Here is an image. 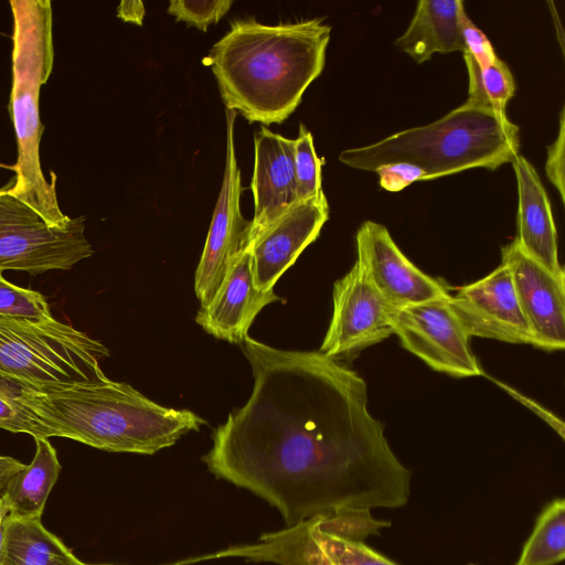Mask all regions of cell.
<instances>
[{
    "instance_id": "1",
    "label": "cell",
    "mask_w": 565,
    "mask_h": 565,
    "mask_svg": "<svg viewBox=\"0 0 565 565\" xmlns=\"http://www.w3.org/2000/svg\"><path fill=\"white\" fill-rule=\"evenodd\" d=\"M254 387L214 429L202 457L217 478L275 507L287 526L344 510L397 509L411 471L367 407V386L320 351L276 349L246 337Z\"/></svg>"
},
{
    "instance_id": "2",
    "label": "cell",
    "mask_w": 565,
    "mask_h": 565,
    "mask_svg": "<svg viewBox=\"0 0 565 565\" xmlns=\"http://www.w3.org/2000/svg\"><path fill=\"white\" fill-rule=\"evenodd\" d=\"M330 34L322 18L275 25L253 18L231 22L206 60L226 109L249 122H284L323 71Z\"/></svg>"
},
{
    "instance_id": "3",
    "label": "cell",
    "mask_w": 565,
    "mask_h": 565,
    "mask_svg": "<svg viewBox=\"0 0 565 565\" xmlns=\"http://www.w3.org/2000/svg\"><path fill=\"white\" fill-rule=\"evenodd\" d=\"M24 397L53 437L113 452L153 455L206 424L192 411L161 406L108 377L42 391L26 386Z\"/></svg>"
},
{
    "instance_id": "4",
    "label": "cell",
    "mask_w": 565,
    "mask_h": 565,
    "mask_svg": "<svg viewBox=\"0 0 565 565\" xmlns=\"http://www.w3.org/2000/svg\"><path fill=\"white\" fill-rule=\"evenodd\" d=\"M520 148V128L505 113L460 105L425 126L395 132L374 143L343 150L339 160L354 169L375 171L393 162L420 167L427 180L463 170H495L512 162Z\"/></svg>"
},
{
    "instance_id": "5",
    "label": "cell",
    "mask_w": 565,
    "mask_h": 565,
    "mask_svg": "<svg viewBox=\"0 0 565 565\" xmlns=\"http://www.w3.org/2000/svg\"><path fill=\"white\" fill-rule=\"evenodd\" d=\"M13 15L12 88L9 109L17 143L14 178L4 189L30 205L50 225L64 227L72 217L58 206L55 174L47 181L40 163V89L53 70V14L49 0H11Z\"/></svg>"
},
{
    "instance_id": "6",
    "label": "cell",
    "mask_w": 565,
    "mask_h": 565,
    "mask_svg": "<svg viewBox=\"0 0 565 565\" xmlns=\"http://www.w3.org/2000/svg\"><path fill=\"white\" fill-rule=\"evenodd\" d=\"M108 356L102 342L55 318L0 317V375L28 387L105 380L99 363Z\"/></svg>"
},
{
    "instance_id": "7",
    "label": "cell",
    "mask_w": 565,
    "mask_h": 565,
    "mask_svg": "<svg viewBox=\"0 0 565 565\" xmlns=\"http://www.w3.org/2000/svg\"><path fill=\"white\" fill-rule=\"evenodd\" d=\"M94 253L85 236V218L50 225L35 210L0 189V270L31 275L68 270Z\"/></svg>"
},
{
    "instance_id": "8",
    "label": "cell",
    "mask_w": 565,
    "mask_h": 565,
    "mask_svg": "<svg viewBox=\"0 0 565 565\" xmlns=\"http://www.w3.org/2000/svg\"><path fill=\"white\" fill-rule=\"evenodd\" d=\"M231 556L279 565H399L364 541L342 535L335 514L302 521L264 534L254 544L233 546L201 559Z\"/></svg>"
},
{
    "instance_id": "9",
    "label": "cell",
    "mask_w": 565,
    "mask_h": 565,
    "mask_svg": "<svg viewBox=\"0 0 565 565\" xmlns=\"http://www.w3.org/2000/svg\"><path fill=\"white\" fill-rule=\"evenodd\" d=\"M449 297L395 307L393 333L404 349L433 370L454 377L479 376L481 369L470 337L452 311Z\"/></svg>"
},
{
    "instance_id": "10",
    "label": "cell",
    "mask_w": 565,
    "mask_h": 565,
    "mask_svg": "<svg viewBox=\"0 0 565 565\" xmlns=\"http://www.w3.org/2000/svg\"><path fill=\"white\" fill-rule=\"evenodd\" d=\"M226 157L223 181L204 249L196 267L194 290L201 307L211 302L236 257L248 247L250 221L239 209L241 172L236 161V111L226 109Z\"/></svg>"
},
{
    "instance_id": "11",
    "label": "cell",
    "mask_w": 565,
    "mask_h": 565,
    "mask_svg": "<svg viewBox=\"0 0 565 565\" xmlns=\"http://www.w3.org/2000/svg\"><path fill=\"white\" fill-rule=\"evenodd\" d=\"M333 311L320 352L342 362L393 334L394 306L365 279L358 265L333 286Z\"/></svg>"
},
{
    "instance_id": "12",
    "label": "cell",
    "mask_w": 565,
    "mask_h": 565,
    "mask_svg": "<svg viewBox=\"0 0 565 565\" xmlns=\"http://www.w3.org/2000/svg\"><path fill=\"white\" fill-rule=\"evenodd\" d=\"M356 265L365 279L394 307L448 298L447 286L422 271L398 248L388 230L364 222L356 232Z\"/></svg>"
},
{
    "instance_id": "13",
    "label": "cell",
    "mask_w": 565,
    "mask_h": 565,
    "mask_svg": "<svg viewBox=\"0 0 565 565\" xmlns=\"http://www.w3.org/2000/svg\"><path fill=\"white\" fill-rule=\"evenodd\" d=\"M449 305L469 337L532 344L509 267L501 263L486 277L460 287Z\"/></svg>"
},
{
    "instance_id": "14",
    "label": "cell",
    "mask_w": 565,
    "mask_h": 565,
    "mask_svg": "<svg viewBox=\"0 0 565 565\" xmlns=\"http://www.w3.org/2000/svg\"><path fill=\"white\" fill-rule=\"evenodd\" d=\"M502 262L511 273L516 298L532 334V345L557 351L565 348V275L551 274L526 256L515 241L502 247Z\"/></svg>"
},
{
    "instance_id": "15",
    "label": "cell",
    "mask_w": 565,
    "mask_h": 565,
    "mask_svg": "<svg viewBox=\"0 0 565 565\" xmlns=\"http://www.w3.org/2000/svg\"><path fill=\"white\" fill-rule=\"evenodd\" d=\"M329 217L324 193L303 201L264 230L247 247L255 286L273 290L280 276L313 243Z\"/></svg>"
},
{
    "instance_id": "16",
    "label": "cell",
    "mask_w": 565,
    "mask_h": 565,
    "mask_svg": "<svg viewBox=\"0 0 565 565\" xmlns=\"http://www.w3.org/2000/svg\"><path fill=\"white\" fill-rule=\"evenodd\" d=\"M295 139L263 126L254 135V172L250 189L255 213L248 245L271 223L297 204Z\"/></svg>"
},
{
    "instance_id": "17",
    "label": "cell",
    "mask_w": 565,
    "mask_h": 565,
    "mask_svg": "<svg viewBox=\"0 0 565 565\" xmlns=\"http://www.w3.org/2000/svg\"><path fill=\"white\" fill-rule=\"evenodd\" d=\"M281 300L274 290L262 291L255 286L246 248L236 257L211 302L200 308L195 321L220 340L243 343L260 310Z\"/></svg>"
},
{
    "instance_id": "18",
    "label": "cell",
    "mask_w": 565,
    "mask_h": 565,
    "mask_svg": "<svg viewBox=\"0 0 565 565\" xmlns=\"http://www.w3.org/2000/svg\"><path fill=\"white\" fill-rule=\"evenodd\" d=\"M518 183V236L515 243L551 274L564 276L558 260L557 232L550 200L530 161L518 154L512 160Z\"/></svg>"
},
{
    "instance_id": "19",
    "label": "cell",
    "mask_w": 565,
    "mask_h": 565,
    "mask_svg": "<svg viewBox=\"0 0 565 565\" xmlns=\"http://www.w3.org/2000/svg\"><path fill=\"white\" fill-rule=\"evenodd\" d=\"M466 15L461 0H420L395 45L418 64L436 53H463L462 21Z\"/></svg>"
},
{
    "instance_id": "20",
    "label": "cell",
    "mask_w": 565,
    "mask_h": 565,
    "mask_svg": "<svg viewBox=\"0 0 565 565\" xmlns=\"http://www.w3.org/2000/svg\"><path fill=\"white\" fill-rule=\"evenodd\" d=\"M34 440L36 450L31 463L15 472L2 491L11 516L42 519L49 494L62 470L56 450L47 438Z\"/></svg>"
},
{
    "instance_id": "21",
    "label": "cell",
    "mask_w": 565,
    "mask_h": 565,
    "mask_svg": "<svg viewBox=\"0 0 565 565\" xmlns=\"http://www.w3.org/2000/svg\"><path fill=\"white\" fill-rule=\"evenodd\" d=\"M2 565H89L50 532L41 519L9 518Z\"/></svg>"
},
{
    "instance_id": "22",
    "label": "cell",
    "mask_w": 565,
    "mask_h": 565,
    "mask_svg": "<svg viewBox=\"0 0 565 565\" xmlns=\"http://www.w3.org/2000/svg\"><path fill=\"white\" fill-rule=\"evenodd\" d=\"M565 557V500L555 498L541 510L514 565H555Z\"/></svg>"
},
{
    "instance_id": "23",
    "label": "cell",
    "mask_w": 565,
    "mask_h": 565,
    "mask_svg": "<svg viewBox=\"0 0 565 565\" xmlns=\"http://www.w3.org/2000/svg\"><path fill=\"white\" fill-rule=\"evenodd\" d=\"M468 73V106L505 113V106L514 95L515 84L507 64L497 58L493 63L480 66L475 58L463 52Z\"/></svg>"
},
{
    "instance_id": "24",
    "label": "cell",
    "mask_w": 565,
    "mask_h": 565,
    "mask_svg": "<svg viewBox=\"0 0 565 565\" xmlns=\"http://www.w3.org/2000/svg\"><path fill=\"white\" fill-rule=\"evenodd\" d=\"M26 386L0 375V428L29 434L33 438L53 437L42 419L25 404Z\"/></svg>"
},
{
    "instance_id": "25",
    "label": "cell",
    "mask_w": 565,
    "mask_h": 565,
    "mask_svg": "<svg viewBox=\"0 0 565 565\" xmlns=\"http://www.w3.org/2000/svg\"><path fill=\"white\" fill-rule=\"evenodd\" d=\"M294 160L298 201L303 202L322 194V161L316 153L312 135L303 124L299 126V135L295 139Z\"/></svg>"
},
{
    "instance_id": "26",
    "label": "cell",
    "mask_w": 565,
    "mask_h": 565,
    "mask_svg": "<svg viewBox=\"0 0 565 565\" xmlns=\"http://www.w3.org/2000/svg\"><path fill=\"white\" fill-rule=\"evenodd\" d=\"M0 317L51 320L49 303L38 291L7 281L0 270Z\"/></svg>"
},
{
    "instance_id": "27",
    "label": "cell",
    "mask_w": 565,
    "mask_h": 565,
    "mask_svg": "<svg viewBox=\"0 0 565 565\" xmlns=\"http://www.w3.org/2000/svg\"><path fill=\"white\" fill-rule=\"evenodd\" d=\"M232 0L192 1L172 0L168 6V13L175 21H183L188 25L206 31L211 23L218 22L230 10Z\"/></svg>"
},
{
    "instance_id": "28",
    "label": "cell",
    "mask_w": 565,
    "mask_h": 565,
    "mask_svg": "<svg viewBox=\"0 0 565 565\" xmlns=\"http://www.w3.org/2000/svg\"><path fill=\"white\" fill-rule=\"evenodd\" d=\"M380 185L391 192H397L416 181L427 180L426 172L418 166L408 162H393L379 167Z\"/></svg>"
},
{
    "instance_id": "29",
    "label": "cell",
    "mask_w": 565,
    "mask_h": 565,
    "mask_svg": "<svg viewBox=\"0 0 565 565\" xmlns=\"http://www.w3.org/2000/svg\"><path fill=\"white\" fill-rule=\"evenodd\" d=\"M565 115L564 108L559 114L558 135L554 142L547 149L545 162V172L552 184L559 193L561 200L565 202V182H564V152H565Z\"/></svg>"
},
{
    "instance_id": "30",
    "label": "cell",
    "mask_w": 565,
    "mask_h": 565,
    "mask_svg": "<svg viewBox=\"0 0 565 565\" xmlns=\"http://www.w3.org/2000/svg\"><path fill=\"white\" fill-rule=\"evenodd\" d=\"M465 52L469 53L480 66L493 63L498 56L486 34L466 15L462 21Z\"/></svg>"
},
{
    "instance_id": "31",
    "label": "cell",
    "mask_w": 565,
    "mask_h": 565,
    "mask_svg": "<svg viewBox=\"0 0 565 565\" xmlns=\"http://www.w3.org/2000/svg\"><path fill=\"white\" fill-rule=\"evenodd\" d=\"M145 6L140 0H124L117 8V17L125 22L142 24L145 18Z\"/></svg>"
},
{
    "instance_id": "32",
    "label": "cell",
    "mask_w": 565,
    "mask_h": 565,
    "mask_svg": "<svg viewBox=\"0 0 565 565\" xmlns=\"http://www.w3.org/2000/svg\"><path fill=\"white\" fill-rule=\"evenodd\" d=\"M11 515L10 504L2 492H0V565L3 564L7 544V525Z\"/></svg>"
},
{
    "instance_id": "33",
    "label": "cell",
    "mask_w": 565,
    "mask_h": 565,
    "mask_svg": "<svg viewBox=\"0 0 565 565\" xmlns=\"http://www.w3.org/2000/svg\"><path fill=\"white\" fill-rule=\"evenodd\" d=\"M25 465L20 460L0 455V492L6 488L9 479L18 471L23 469Z\"/></svg>"
}]
</instances>
